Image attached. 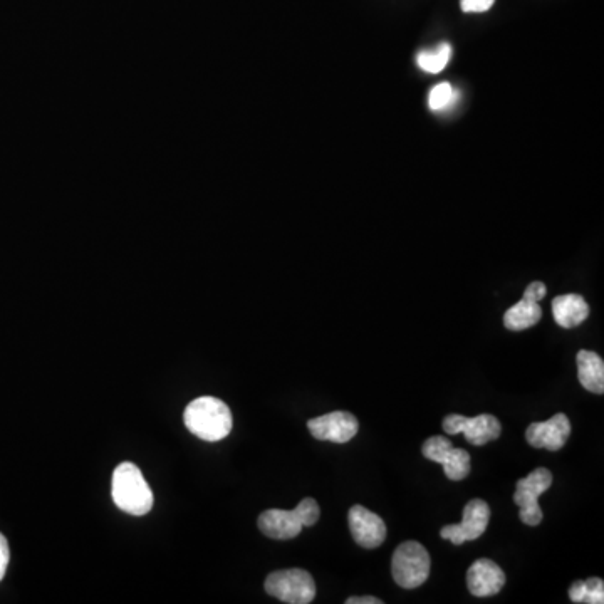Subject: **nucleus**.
Returning <instances> with one entry per match:
<instances>
[{
    "label": "nucleus",
    "instance_id": "obj_1",
    "mask_svg": "<svg viewBox=\"0 0 604 604\" xmlns=\"http://www.w3.org/2000/svg\"><path fill=\"white\" fill-rule=\"evenodd\" d=\"M188 430L205 442H219L229 437L234 427L232 412L227 403L214 396H200L183 413Z\"/></svg>",
    "mask_w": 604,
    "mask_h": 604
},
{
    "label": "nucleus",
    "instance_id": "obj_2",
    "mask_svg": "<svg viewBox=\"0 0 604 604\" xmlns=\"http://www.w3.org/2000/svg\"><path fill=\"white\" fill-rule=\"evenodd\" d=\"M111 495L116 507L131 516H145L153 509V492L141 470L131 462L118 465L111 482Z\"/></svg>",
    "mask_w": 604,
    "mask_h": 604
},
{
    "label": "nucleus",
    "instance_id": "obj_3",
    "mask_svg": "<svg viewBox=\"0 0 604 604\" xmlns=\"http://www.w3.org/2000/svg\"><path fill=\"white\" fill-rule=\"evenodd\" d=\"M321 509L314 499H302L292 511L269 509L259 516V529L271 539H294L304 527H311L319 521Z\"/></svg>",
    "mask_w": 604,
    "mask_h": 604
},
{
    "label": "nucleus",
    "instance_id": "obj_4",
    "mask_svg": "<svg viewBox=\"0 0 604 604\" xmlns=\"http://www.w3.org/2000/svg\"><path fill=\"white\" fill-rule=\"evenodd\" d=\"M432 559L427 549L417 541H407L396 547L391 561V573L401 588L415 589L427 583Z\"/></svg>",
    "mask_w": 604,
    "mask_h": 604
},
{
    "label": "nucleus",
    "instance_id": "obj_5",
    "mask_svg": "<svg viewBox=\"0 0 604 604\" xmlns=\"http://www.w3.org/2000/svg\"><path fill=\"white\" fill-rule=\"evenodd\" d=\"M266 591L272 598L289 604H308L316 598L313 576L304 569H284L269 574Z\"/></svg>",
    "mask_w": 604,
    "mask_h": 604
},
{
    "label": "nucleus",
    "instance_id": "obj_6",
    "mask_svg": "<svg viewBox=\"0 0 604 604\" xmlns=\"http://www.w3.org/2000/svg\"><path fill=\"white\" fill-rule=\"evenodd\" d=\"M552 485L551 470L539 467L524 479L517 480L514 502L519 507V517L527 526H537L542 521V511L537 499Z\"/></svg>",
    "mask_w": 604,
    "mask_h": 604
},
{
    "label": "nucleus",
    "instance_id": "obj_7",
    "mask_svg": "<svg viewBox=\"0 0 604 604\" xmlns=\"http://www.w3.org/2000/svg\"><path fill=\"white\" fill-rule=\"evenodd\" d=\"M423 457L442 464L447 479L464 480L470 474V453L464 448H455L447 437H430L423 443Z\"/></svg>",
    "mask_w": 604,
    "mask_h": 604
},
{
    "label": "nucleus",
    "instance_id": "obj_8",
    "mask_svg": "<svg viewBox=\"0 0 604 604\" xmlns=\"http://www.w3.org/2000/svg\"><path fill=\"white\" fill-rule=\"evenodd\" d=\"M490 522V507L485 500H470L464 507L462 522L460 524H450L440 529V536L455 546H462L464 542L475 541L479 539Z\"/></svg>",
    "mask_w": 604,
    "mask_h": 604
},
{
    "label": "nucleus",
    "instance_id": "obj_9",
    "mask_svg": "<svg viewBox=\"0 0 604 604\" xmlns=\"http://www.w3.org/2000/svg\"><path fill=\"white\" fill-rule=\"evenodd\" d=\"M443 430L447 435L464 433L467 442L475 447H482L485 443L494 442L500 437L502 427L494 415L482 413L479 417L469 418L464 415H448L443 420Z\"/></svg>",
    "mask_w": 604,
    "mask_h": 604
},
{
    "label": "nucleus",
    "instance_id": "obj_10",
    "mask_svg": "<svg viewBox=\"0 0 604 604\" xmlns=\"http://www.w3.org/2000/svg\"><path fill=\"white\" fill-rule=\"evenodd\" d=\"M308 428L316 440L346 443L356 437V433L360 430V423L353 413L333 412L309 420Z\"/></svg>",
    "mask_w": 604,
    "mask_h": 604
},
{
    "label": "nucleus",
    "instance_id": "obj_11",
    "mask_svg": "<svg viewBox=\"0 0 604 604\" xmlns=\"http://www.w3.org/2000/svg\"><path fill=\"white\" fill-rule=\"evenodd\" d=\"M571 437V422L564 413L554 415L547 422H534L526 430V440L531 447L558 452Z\"/></svg>",
    "mask_w": 604,
    "mask_h": 604
},
{
    "label": "nucleus",
    "instance_id": "obj_12",
    "mask_svg": "<svg viewBox=\"0 0 604 604\" xmlns=\"http://www.w3.org/2000/svg\"><path fill=\"white\" fill-rule=\"evenodd\" d=\"M349 531L356 544L375 549L386 539V524L375 512L368 511L363 506H353L348 514Z\"/></svg>",
    "mask_w": 604,
    "mask_h": 604
},
{
    "label": "nucleus",
    "instance_id": "obj_13",
    "mask_svg": "<svg viewBox=\"0 0 604 604\" xmlns=\"http://www.w3.org/2000/svg\"><path fill=\"white\" fill-rule=\"evenodd\" d=\"M467 586L477 598L499 594L506 586V574L490 559H479L467 571Z\"/></svg>",
    "mask_w": 604,
    "mask_h": 604
},
{
    "label": "nucleus",
    "instance_id": "obj_14",
    "mask_svg": "<svg viewBox=\"0 0 604 604\" xmlns=\"http://www.w3.org/2000/svg\"><path fill=\"white\" fill-rule=\"evenodd\" d=\"M554 321L564 329L578 328L589 316L588 302L579 294H564L552 301Z\"/></svg>",
    "mask_w": 604,
    "mask_h": 604
},
{
    "label": "nucleus",
    "instance_id": "obj_15",
    "mask_svg": "<svg viewBox=\"0 0 604 604\" xmlns=\"http://www.w3.org/2000/svg\"><path fill=\"white\" fill-rule=\"evenodd\" d=\"M578 378L579 383L584 390L603 395L604 393V361L601 356L593 351H579L578 358Z\"/></svg>",
    "mask_w": 604,
    "mask_h": 604
},
{
    "label": "nucleus",
    "instance_id": "obj_16",
    "mask_svg": "<svg viewBox=\"0 0 604 604\" xmlns=\"http://www.w3.org/2000/svg\"><path fill=\"white\" fill-rule=\"evenodd\" d=\"M542 318V309L539 302L529 301L522 297L521 301L507 309L504 314V326L511 331H524L536 326Z\"/></svg>",
    "mask_w": 604,
    "mask_h": 604
},
{
    "label": "nucleus",
    "instance_id": "obj_17",
    "mask_svg": "<svg viewBox=\"0 0 604 604\" xmlns=\"http://www.w3.org/2000/svg\"><path fill=\"white\" fill-rule=\"evenodd\" d=\"M569 598L573 603L603 604V579L591 578L588 581H576L569 588Z\"/></svg>",
    "mask_w": 604,
    "mask_h": 604
},
{
    "label": "nucleus",
    "instance_id": "obj_18",
    "mask_svg": "<svg viewBox=\"0 0 604 604\" xmlns=\"http://www.w3.org/2000/svg\"><path fill=\"white\" fill-rule=\"evenodd\" d=\"M452 56V46L447 42L438 44L433 49H427L418 54L417 63L423 71L430 74L442 73L443 69L447 68L448 61Z\"/></svg>",
    "mask_w": 604,
    "mask_h": 604
},
{
    "label": "nucleus",
    "instance_id": "obj_19",
    "mask_svg": "<svg viewBox=\"0 0 604 604\" xmlns=\"http://www.w3.org/2000/svg\"><path fill=\"white\" fill-rule=\"evenodd\" d=\"M459 91L453 89L448 83H440L430 91L428 106L430 110L442 111L452 108L453 103L459 99Z\"/></svg>",
    "mask_w": 604,
    "mask_h": 604
},
{
    "label": "nucleus",
    "instance_id": "obj_20",
    "mask_svg": "<svg viewBox=\"0 0 604 604\" xmlns=\"http://www.w3.org/2000/svg\"><path fill=\"white\" fill-rule=\"evenodd\" d=\"M495 0H460L462 11L469 14H480V12L489 11L494 6Z\"/></svg>",
    "mask_w": 604,
    "mask_h": 604
},
{
    "label": "nucleus",
    "instance_id": "obj_21",
    "mask_svg": "<svg viewBox=\"0 0 604 604\" xmlns=\"http://www.w3.org/2000/svg\"><path fill=\"white\" fill-rule=\"evenodd\" d=\"M9 559H11V551H9V544H7L6 537L0 534V581L6 576L7 566H9Z\"/></svg>",
    "mask_w": 604,
    "mask_h": 604
},
{
    "label": "nucleus",
    "instance_id": "obj_22",
    "mask_svg": "<svg viewBox=\"0 0 604 604\" xmlns=\"http://www.w3.org/2000/svg\"><path fill=\"white\" fill-rule=\"evenodd\" d=\"M546 286L542 284V282H532L527 286L526 291H524V299H529V301L539 302L541 299H544L546 296Z\"/></svg>",
    "mask_w": 604,
    "mask_h": 604
},
{
    "label": "nucleus",
    "instance_id": "obj_23",
    "mask_svg": "<svg viewBox=\"0 0 604 604\" xmlns=\"http://www.w3.org/2000/svg\"><path fill=\"white\" fill-rule=\"evenodd\" d=\"M381 603H383V601H381L380 598H373V596H361V598H356V596H353V598L346 599V604H381Z\"/></svg>",
    "mask_w": 604,
    "mask_h": 604
}]
</instances>
